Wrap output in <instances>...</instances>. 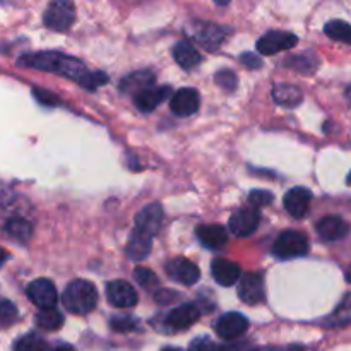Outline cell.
Instances as JSON below:
<instances>
[{
	"label": "cell",
	"instance_id": "1",
	"mask_svg": "<svg viewBox=\"0 0 351 351\" xmlns=\"http://www.w3.org/2000/svg\"><path fill=\"white\" fill-rule=\"evenodd\" d=\"M17 64L64 75V77H69L77 84L84 86L86 89H95L108 81V75H105L103 72H89L79 58L57 53V51H38V53L24 55Z\"/></svg>",
	"mask_w": 351,
	"mask_h": 351
},
{
	"label": "cell",
	"instance_id": "2",
	"mask_svg": "<svg viewBox=\"0 0 351 351\" xmlns=\"http://www.w3.org/2000/svg\"><path fill=\"white\" fill-rule=\"evenodd\" d=\"M98 291L93 283L86 280H75L65 288L62 295V304L69 312L77 315H86L96 307Z\"/></svg>",
	"mask_w": 351,
	"mask_h": 351
},
{
	"label": "cell",
	"instance_id": "3",
	"mask_svg": "<svg viewBox=\"0 0 351 351\" xmlns=\"http://www.w3.org/2000/svg\"><path fill=\"white\" fill-rule=\"evenodd\" d=\"M274 256L280 259H291V257H300L308 252V239L302 232L287 230L276 239L273 247Z\"/></svg>",
	"mask_w": 351,
	"mask_h": 351
},
{
	"label": "cell",
	"instance_id": "4",
	"mask_svg": "<svg viewBox=\"0 0 351 351\" xmlns=\"http://www.w3.org/2000/svg\"><path fill=\"white\" fill-rule=\"evenodd\" d=\"M43 21L47 27L58 31V33H64V31H67L69 27L72 26V23L75 21L74 5H72L71 2L50 3L47 12H45Z\"/></svg>",
	"mask_w": 351,
	"mask_h": 351
},
{
	"label": "cell",
	"instance_id": "5",
	"mask_svg": "<svg viewBox=\"0 0 351 351\" xmlns=\"http://www.w3.org/2000/svg\"><path fill=\"white\" fill-rule=\"evenodd\" d=\"M298 43V38L288 31H269L257 41V50L261 55H274L293 48Z\"/></svg>",
	"mask_w": 351,
	"mask_h": 351
},
{
	"label": "cell",
	"instance_id": "6",
	"mask_svg": "<svg viewBox=\"0 0 351 351\" xmlns=\"http://www.w3.org/2000/svg\"><path fill=\"white\" fill-rule=\"evenodd\" d=\"M26 295L41 311L55 308V304H57L55 285L50 280H45V278H40V280H34L33 283H29V287L26 288Z\"/></svg>",
	"mask_w": 351,
	"mask_h": 351
},
{
	"label": "cell",
	"instance_id": "7",
	"mask_svg": "<svg viewBox=\"0 0 351 351\" xmlns=\"http://www.w3.org/2000/svg\"><path fill=\"white\" fill-rule=\"evenodd\" d=\"M261 215L256 208H240L230 218V232L235 237H249L257 230Z\"/></svg>",
	"mask_w": 351,
	"mask_h": 351
},
{
	"label": "cell",
	"instance_id": "8",
	"mask_svg": "<svg viewBox=\"0 0 351 351\" xmlns=\"http://www.w3.org/2000/svg\"><path fill=\"white\" fill-rule=\"evenodd\" d=\"M165 269H167V274L171 280L178 281L182 285H187V287L195 285L199 281V278H201L199 267L192 261L185 259V257H175V259L168 261Z\"/></svg>",
	"mask_w": 351,
	"mask_h": 351
},
{
	"label": "cell",
	"instance_id": "9",
	"mask_svg": "<svg viewBox=\"0 0 351 351\" xmlns=\"http://www.w3.org/2000/svg\"><path fill=\"white\" fill-rule=\"evenodd\" d=\"M106 297L113 307L119 308H130L137 304L136 288L123 280L110 281L106 285Z\"/></svg>",
	"mask_w": 351,
	"mask_h": 351
},
{
	"label": "cell",
	"instance_id": "10",
	"mask_svg": "<svg viewBox=\"0 0 351 351\" xmlns=\"http://www.w3.org/2000/svg\"><path fill=\"white\" fill-rule=\"evenodd\" d=\"M247 329H249V321L242 314H239V312L223 314L215 322V331L221 339L240 338Z\"/></svg>",
	"mask_w": 351,
	"mask_h": 351
},
{
	"label": "cell",
	"instance_id": "11",
	"mask_svg": "<svg viewBox=\"0 0 351 351\" xmlns=\"http://www.w3.org/2000/svg\"><path fill=\"white\" fill-rule=\"evenodd\" d=\"M199 317H201V311L195 305L184 304L180 307L173 308L165 317V328L170 329L171 332L184 331V329H189L192 324H195Z\"/></svg>",
	"mask_w": 351,
	"mask_h": 351
},
{
	"label": "cell",
	"instance_id": "12",
	"mask_svg": "<svg viewBox=\"0 0 351 351\" xmlns=\"http://www.w3.org/2000/svg\"><path fill=\"white\" fill-rule=\"evenodd\" d=\"M191 36L208 50H216L226 36V29L211 23H197L191 27Z\"/></svg>",
	"mask_w": 351,
	"mask_h": 351
},
{
	"label": "cell",
	"instance_id": "13",
	"mask_svg": "<svg viewBox=\"0 0 351 351\" xmlns=\"http://www.w3.org/2000/svg\"><path fill=\"white\" fill-rule=\"evenodd\" d=\"M240 300L247 305H257L264 300V280L257 273H247L239 285Z\"/></svg>",
	"mask_w": 351,
	"mask_h": 351
},
{
	"label": "cell",
	"instance_id": "14",
	"mask_svg": "<svg viewBox=\"0 0 351 351\" xmlns=\"http://www.w3.org/2000/svg\"><path fill=\"white\" fill-rule=\"evenodd\" d=\"M312 201V192L305 187H293L287 192L283 199L285 209L288 211V215L293 216V218L300 219L304 218L308 213Z\"/></svg>",
	"mask_w": 351,
	"mask_h": 351
},
{
	"label": "cell",
	"instance_id": "15",
	"mask_svg": "<svg viewBox=\"0 0 351 351\" xmlns=\"http://www.w3.org/2000/svg\"><path fill=\"white\" fill-rule=\"evenodd\" d=\"M201 105V98H199V93L192 88H184L178 89L175 95H171V112L178 117H191L194 115L199 110Z\"/></svg>",
	"mask_w": 351,
	"mask_h": 351
},
{
	"label": "cell",
	"instance_id": "16",
	"mask_svg": "<svg viewBox=\"0 0 351 351\" xmlns=\"http://www.w3.org/2000/svg\"><path fill=\"white\" fill-rule=\"evenodd\" d=\"M161 219H163V209H161L160 204L146 206V208L136 216V226H134V230L154 239V235H156L161 228Z\"/></svg>",
	"mask_w": 351,
	"mask_h": 351
},
{
	"label": "cell",
	"instance_id": "17",
	"mask_svg": "<svg viewBox=\"0 0 351 351\" xmlns=\"http://www.w3.org/2000/svg\"><path fill=\"white\" fill-rule=\"evenodd\" d=\"M211 273L216 283L221 285V287H232V285H235L237 281L240 280L242 269H240L239 264L233 263V261L218 257V259L213 261Z\"/></svg>",
	"mask_w": 351,
	"mask_h": 351
},
{
	"label": "cell",
	"instance_id": "18",
	"mask_svg": "<svg viewBox=\"0 0 351 351\" xmlns=\"http://www.w3.org/2000/svg\"><path fill=\"white\" fill-rule=\"evenodd\" d=\"M171 96V88L170 86H161V88H156V86H151V88L144 89V91L137 93L136 95V106L139 112L149 113L156 108L158 105L165 101V99Z\"/></svg>",
	"mask_w": 351,
	"mask_h": 351
},
{
	"label": "cell",
	"instance_id": "19",
	"mask_svg": "<svg viewBox=\"0 0 351 351\" xmlns=\"http://www.w3.org/2000/svg\"><path fill=\"white\" fill-rule=\"evenodd\" d=\"M199 242L211 250H219L228 242V233L221 225H202L195 230Z\"/></svg>",
	"mask_w": 351,
	"mask_h": 351
},
{
	"label": "cell",
	"instance_id": "20",
	"mask_svg": "<svg viewBox=\"0 0 351 351\" xmlns=\"http://www.w3.org/2000/svg\"><path fill=\"white\" fill-rule=\"evenodd\" d=\"M317 233L324 240L335 242V240L345 239L348 233V225L339 216H326L317 223Z\"/></svg>",
	"mask_w": 351,
	"mask_h": 351
},
{
	"label": "cell",
	"instance_id": "21",
	"mask_svg": "<svg viewBox=\"0 0 351 351\" xmlns=\"http://www.w3.org/2000/svg\"><path fill=\"white\" fill-rule=\"evenodd\" d=\"M151 243H153V237L144 235V233L134 230L129 239V243H127V256L132 261L146 259L151 252Z\"/></svg>",
	"mask_w": 351,
	"mask_h": 351
},
{
	"label": "cell",
	"instance_id": "22",
	"mask_svg": "<svg viewBox=\"0 0 351 351\" xmlns=\"http://www.w3.org/2000/svg\"><path fill=\"white\" fill-rule=\"evenodd\" d=\"M173 58L175 62L184 69L195 67V65L201 64L202 60L201 53H199V51L194 48V45L189 43V41H180V43L175 45Z\"/></svg>",
	"mask_w": 351,
	"mask_h": 351
},
{
	"label": "cell",
	"instance_id": "23",
	"mask_svg": "<svg viewBox=\"0 0 351 351\" xmlns=\"http://www.w3.org/2000/svg\"><path fill=\"white\" fill-rule=\"evenodd\" d=\"M328 328H343V326L351 324V293L346 295L341 304L336 307V311L324 321Z\"/></svg>",
	"mask_w": 351,
	"mask_h": 351
},
{
	"label": "cell",
	"instance_id": "24",
	"mask_svg": "<svg viewBox=\"0 0 351 351\" xmlns=\"http://www.w3.org/2000/svg\"><path fill=\"white\" fill-rule=\"evenodd\" d=\"M273 96L276 103L283 106H297L302 101L300 89L291 84H276L273 89Z\"/></svg>",
	"mask_w": 351,
	"mask_h": 351
},
{
	"label": "cell",
	"instance_id": "25",
	"mask_svg": "<svg viewBox=\"0 0 351 351\" xmlns=\"http://www.w3.org/2000/svg\"><path fill=\"white\" fill-rule=\"evenodd\" d=\"M154 82V74H151L149 71H141V72H134V74L127 75L125 79L122 81V89L123 91H130L132 93L134 89H137V93L144 91V89L151 88Z\"/></svg>",
	"mask_w": 351,
	"mask_h": 351
},
{
	"label": "cell",
	"instance_id": "26",
	"mask_svg": "<svg viewBox=\"0 0 351 351\" xmlns=\"http://www.w3.org/2000/svg\"><path fill=\"white\" fill-rule=\"evenodd\" d=\"M38 328L45 329V331H58L64 324V317L57 308H48V311H41L34 319Z\"/></svg>",
	"mask_w": 351,
	"mask_h": 351
},
{
	"label": "cell",
	"instance_id": "27",
	"mask_svg": "<svg viewBox=\"0 0 351 351\" xmlns=\"http://www.w3.org/2000/svg\"><path fill=\"white\" fill-rule=\"evenodd\" d=\"M324 33L332 40L351 45V24L345 23V21H329L324 26Z\"/></svg>",
	"mask_w": 351,
	"mask_h": 351
},
{
	"label": "cell",
	"instance_id": "28",
	"mask_svg": "<svg viewBox=\"0 0 351 351\" xmlns=\"http://www.w3.org/2000/svg\"><path fill=\"white\" fill-rule=\"evenodd\" d=\"M5 232L9 233L12 239L19 240V242H26L31 237V233H33V228H31L29 223L24 221V219H9L5 225Z\"/></svg>",
	"mask_w": 351,
	"mask_h": 351
},
{
	"label": "cell",
	"instance_id": "29",
	"mask_svg": "<svg viewBox=\"0 0 351 351\" xmlns=\"http://www.w3.org/2000/svg\"><path fill=\"white\" fill-rule=\"evenodd\" d=\"M14 351H48V345L38 335H26L17 339Z\"/></svg>",
	"mask_w": 351,
	"mask_h": 351
},
{
	"label": "cell",
	"instance_id": "30",
	"mask_svg": "<svg viewBox=\"0 0 351 351\" xmlns=\"http://www.w3.org/2000/svg\"><path fill=\"white\" fill-rule=\"evenodd\" d=\"M17 321V307L10 300H0V329L9 328Z\"/></svg>",
	"mask_w": 351,
	"mask_h": 351
},
{
	"label": "cell",
	"instance_id": "31",
	"mask_svg": "<svg viewBox=\"0 0 351 351\" xmlns=\"http://www.w3.org/2000/svg\"><path fill=\"white\" fill-rule=\"evenodd\" d=\"M134 278H136L137 283L143 288H146V290H154V288L158 287L156 274L151 269H147V267H137V269L134 271Z\"/></svg>",
	"mask_w": 351,
	"mask_h": 351
},
{
	"label": "cell",
	"instance_id": "32",
	"mask_svg": "<svg viewBox=\"0 0 351 351\" xmlns=\"http://www.w3.org/2000/svg\"><path fill=\"white\" fill-rule=\"evenodd\" d=\"M223 346L216 345L211 338L202 336V338H195L189 346V351H221Z\"/></svg>",
	"mask_w": 351,
	"mask_h": 351
},
{
	"label": "cell",
	"instance_id": "33",
	"mask_svg": "<svg viewBox=\"0 0 351 351\" xmlns=\"http://www.w3.org/2000/svg\"><path fill=\"white\" fill-rule=\"evenodd\" d=\"M215 81H216V84H218L219 88L225 89V91H233V89L237 88V75L230 71L218 72L215 77Z\"/></svg>",
	"mask_w": 351,
	"mask_h": 351
},
{
	"label": "cell",
	"instance_id": "34",
	"mask_svg": "<svg viewBox=\"0 0 351 351\" xmlns=\"http://www.w3.org/2000/svg\"><path fill=\"white\" fill-rule=\"evenodd\" d=\"M33 96L36 98L38 103H41V105H45V106H55L60 103V99L57 98V95H53L51 91H47V89L34 88Z\"/></svg>",
	"mask_w": 351,
	"mask_h": 351
},
{
	"label": "cell",
	"instance_id": "35",
	"mask_svg": "<svg viewBox=\"0 0 351 351\" xmlns=\"http://www.w3.org/2000/svg\"><path fill=\"white\" fill-rule=\"evenodd\" d=\"M273 194L267 191H252L249 195V202L256 208H264V206L271 204L273 202Z\"/></svg>",
	"mask_w": 351,
	"mask_h": 351
},
{
	"label": "cell",
	"instance_id": "36",
	"mask_svg": "<svg viewBox=\"0 0 351 351\" xmlns=\"http://www.w3.org/2000/svg\"><path fill=\"white\" fill-rule=\"evenodd\" d=\"M136 326H137V322L130 317H117L112 321V328L115 329V331H122V332L132 331Z\"/></svg>",
	"mask_w": 351,
	"mask_h": 351
},
{
	"label": "cell",
	"instance_id": "37",
	"mask_svg": "<svg viewBox=\"0 0 351 351\" xmlns=\"http://www.w3.org/2000/svg\"><path fill=\"white\" fill-rule=\"evenodd\" d=\"M240 60H242L245 65H249L250 69H257L263 65V60L254 53H243L242 57H240Z\"/></svg>",
	"mask_w": 351,
	"mask_h": 351
},
{
	"label": "cell",
	"instance_id": "38",
	"mask_svg": "<svg viewBox=\"0 0 351 351\" xmlns=\"http://www.w3.org/2000/svg\"><path fill=\"white\" fill-rule=\"evenodd\" d=\"M7 257H9V254H7L3 249H0V267L3 266V263L7 261Z\"/></svg>",
	"mask_w": 351,
	"mask_h": 351
},
{
	"label": "cell",
	"instance_id": "39",
	"mask_svg": "<svg viewBox=\"0 0 351 351\" xmlns=\"http://www.w3.org/2000/svg\"><path fill=\"white\" fill-rule=\"evenodd\" d=\"M53 351H75V350L69 345H60V346H57Z\"/></svg>",
	"mask_w": 351,
	"mask_h": 351
},
{
	"label": "cell",
	"instance_id": "40",
	"mask_svg": "<svg viewBox=\"0 0 351 351\" xmlns=\"http://www.w3.org/2000/svg\"><path fill=\"white\" fill-rule=\"evenodd\" d=\"M346 281L351 283V266L348 267V271H346Z\"/></svg>",
	"mask_w": 351,
	"mask_h": 351
},
{
	"label": "cell",
	"instance_id": "41",
	"mask_svg": "<svg viewBox=\"0 0 351 351\" xmlns=\"http://www.w3.org/2000/svg\"><path fill=\"white\" fill-rule=\"evenodd\" d=\"M161 351H182V350H178V348H165V350H161Z\"/></svg>",
	"mask_w": 351,
	"mask_h": 351
},
{
	"label": "cell",
	"instance_id": "42",
	"mask_svg": "<svg viewBox=\"0 0 351 351\" xmlns=\"http://www.w3.org/2000/svg\"><path fill=\"white\" fill-rule=\"evenodd\" d=\"M346 96L351 99V88H348V91H346Z\"/></svg>",
	"mask_w": 351,
	"mask_h": 351
},
{
	"label": "cell",
	"instance_id": "43",
	"mask_svg": "<svg viewBox=\"0 0 351 351\" xmlns=\"http://www.w3.org/2000/svg\"><path fill=\"white\" fill-rule=\"evenodd\" d=\"M346 182H348V185H351V171H350V175H348V178H346Z\"/></svg>",
	"mask_w": 351,
	"mask_h": 351
}]
</instances>
